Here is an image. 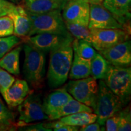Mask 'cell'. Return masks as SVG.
Wrapping results in <instances>:
<instances>
[{"mask_svg": "<svg viewBox=\"0 0 131 131\" xmlns=\"http://www.w3.org/2000/svg\"><path fill=\"white\" fill-rule=\"evenodd\" d=\"M63 10L62 16L65 22L88 27L90 3L86 0H68Z\"/></svg>", "mask_w": 131, "mask_h": 131, "instance_id": "11", "label": "cell"}, {"mask_svg": "<svg viewBox=\"0 0 131 131\" xmlns=\"http://www.w3.org/2000/svg\"><path fill=\"white\" fill-rule=\"evenodd\" d=\"M29 14L31 21V27L28 37L42 33L71 35L66 28L65 22L61 14V10H54L40 14L30 13Z\"/></svg>", "mask_w": 131, "mask_h": 131, "instance_id": "4", "label": "cell"}, {"mask_svg": "<svg viewBox=\"0 0 131 131\" xmlns=\"http://www.w3.org/2000/svg\"><path fill=\"white\" fill-rule=\"evenodd\" d=\"M131 0H103V6L114 15L115 18L124 26L130 17ZM129 31V30H127Z\"/></svg>", "mask_w": 131, "mask_h": 131, "instance_id": "16", "label": "cell"}, {"mask_svg": "<svg viewBox=\"0 0 131 131\" xmlns=\"http://www.w3.org/2000/svg\"><path fill=\"white\" fill-rule=\"evenodd\" d=\"M87 1H88L89 3H95L96 2V0H86Z\"/></svg>", "mask_w": 131, "mask_h": 131, "instance_id": "36", "label": "cell"}, {"mask_svg": "<svg viewBox=\"0 0 131 131\" xmlns=\"http://www.w3.org/2000/svg\"><path fill=\"white\" fill-rule=\"evenodd\" d=\"M131 130L130 106L127 105L120 111L118 131H130Z\"/></svg>", "mask_w": 131, "mask_h": 131, "instance_id": "27", "label": "cell"}, {"mask_svg": "<svg viewBox=\"0 0 131 131\" xmlns=\"http://www.w3.org/2000/svg\"><path fill=\"white\" fill-rule=\"evenodd\" d=\"M98 52L111 65L129 67L131 64V42L129 40Z\"/></svg>", "mask_w": 131, "mask_h": 131, "instance_id": "12", "label": "cell"}, {"mask_svg": "<svg viewBox=\"0 0 131 131\" xmlns=\"http://www.w3.org/2000/svg\"><path fill=\"white\" fill-rule=\"evenodd\" d=\"M72 98L65 87L59 88L50 93L42 103L44 112L48 117L49 120H53L55 114Z\"/></svg>", "mask_w": 131, "mask_h": 131, "instance_id": "13", "label": "cell"}, {"mask_svg": "<svg viewBox=\"0 0 131 131\" xmlns=\"http://www.w3.org/2000/svg\"><path fill=\"white\" fill-rule=\"evenodd\" d=\"M63 1H64V2H67L68 1V0H63Z\"/></svg>", "mask_w": 131, "mask_h": 131, "instance_id": "38", "label": "cell"}, {"mask_svg": "<svg viewBox=\"0 0 131 131\" xmlns=\"http://www.w3.org/2000/svg\"><path fill=\"white\" fill-rule=\"evenodd\" d=\"M98 84L97 98L93 110L97 115L96 122L103 126L108 118L122 110L124 106L118 96L108 88L103 80H100Z\"/></svg>", "mask_w": 131, "mask_h": 131, "instance_id": "5", "label": "cell"}, {"mask_svg": "<svg viewBox=\"0 0 131 131\" xmlns=\"http://www.w3.org/2000/svg\"><path fill=\"white\" fill-rule=\"evenodd\" d=\"M14 23V34L19 37H28L31 21L28 12L20 5H15L7 14Z\"/></svg>", "mask_w": 131, "mask_h": 131, "instance_id": "14", "label": "cell"}, {"mask_svg": "<svg viewBox=\"0 0 131 131\" xmlns=\"http://www.w3.org/2000/svg\"><path fill=\"white\" fill-rule=\"evenodd\" d=\"M72 47L75 53L85 59L91 60L96 53V50L91 44L85 40L73 39Z\"/></svg>", "mask_w": 131, "mask_h": 131, "instance_id": "23", "label": "cell"}, {"mask_svg": "<svg viewBox=\"0 0 131 131\" xmlns=\"http://www.w3.org/2000/svg\"><path fill=\"white\" fill-rule=\"evenodd\" d=\"M32 92L26 80L17 79L3 97L10 108H14L18 107Z\"/></svg>", "mask_w": 131, "mask_h": 131, "instance_id": "15", "label": "cell"}, {"mask_svg": "<svg viewBox=\"0 0 131 131\" xmlns=\"http://www.w3.org/2000/svg\"><path fill=\"white\" fill-rule=\"evenodd\" d=\"M15 5L7 0H0V16L7 15Z\"/></svg>", "mask_w": 131, "mask_h": 131, "instance_id": "32", "label": "cell"}, {"mask_svg": "<svg viewBox=\"0 0 131 131\" xmlns=\"http://www.w3.org/2000/svg\"><path fill=\"white\" fill-rule=\"evenodd\" d=\"M93 112L92 108L85 105L84 104L72 98L61 108L60 111L53 117V120L58 119L64 116L69 115L79 112Z\"/></svg>", "mask_w": 131, "mask_h": 131, "instance_id": "21", "label": "cell"}, {"mask_svg": "<svg viewBox=\"0 0 131 131\" xmlns=\"http://www.w3.org/2000/svg\"><path fill=\"white\" fill-rule=\"evenodd\" d=\"M0 101H2V100H1V97H0Z\"/></svg>", "mask_w": 131, "mask_h": 131, "instance_id": "41", "label": "cell"}, {"mask_svg": "<svg viewBox=\"0 0 131 131\" xmlns=\"http://www.w3.org/2000/svg\"><path fill=\"white\" fill-rule=\"evenodd\" d=\"M106 86L118 96L124 106L129 104L131 96V68L109 66L105 78Z\"/></svg>", "mask_w": 131, "mask_h": 131, "instance_id": "3", "label": "cell"}, {"mask_svg": "<svg viewBox=\"0 0 131 131\" xmlns=\"http://www.w3.org/2000/svg\"><path fill=\"white\" fill-rule=\"evenodd\" d=\"M119 120H120V111L116 112L115 114L106 119L105 122V130L107 131L118 130Z\"/></svg>", "mask_w": 131, "mask_h": 131, "instance_id": "30", "label": "cell"}, {"mask_svg": "<svg viewBox=\"0 0 131 131\" xmlns=\"http://www.w3.org/2000/svg\"><path fill=\"white\" fill-rule=\"evenodd\" d=\"M68 77L70 80H78L91 75V60L85 59L76 53L73 55Z\"/></svg>", "mask_w": 131, "mask_h": 131, "instance_id": "19", "label": "cell"}, {"mask_svg": "<svg viewBox=\"0 0 131 131\" xmlns=\"http://www.w3.org/2000/svg\"><path fill=\"white\" fill-rule=\"evenodd\" d=\"M22 45L15 47L0 59V67L11 74L18 76L20 73L19 56Z\"/></svg>", "mask_w": 131, "mask_h": 131, "instance_id": "18", "label": "cell"}, {"mask_svg": "<svg viewBox=\"0 0 131 131\" xmlns=\"http://www.w3.org/2000/svg\"><path fill=\"white\" fill-rule=\"evenodd\" d=\"M80 126L71 125H63L58 128L53 129L54 131H77L79 130Z\"/></svg>", "mask_w": 131, "mask_h": 131, "instance_id": "34", "label": "cell"}, {"mask_svg": "<svg viewBox=\"0 0 131 131\" xmlns=\"http://www.w3.org/2000/svg\"><path fill=\"white\" fill-rule=\"evenodd\" d=\"M21 42L20 37L15 35L0 37V59Z\"/></svg>", "mask_w": 131, "mask_h": 131, "instance_id": "26", "label": "cell"}, {"mask_svg": "<svg viewBox=\"0 0 131 131\" xmlns=\"http://www.w3.org/2000/svg\"><path fill=\"white\" fill-rule=\"evenodd\" d=\"M0 126L3 130H12L17 127L14 114L3 104L2 101H0Z\"/></svg>", "mask_w": 131, "mask_h": 131, "instance_id": "24", "label": "cell"}, {"mask_svg": "<svg viewBox=\"0 0 131 131\" xmlns=\"http://www.w3.org/2000/svg\"><path fill=\"white\" fill-rule=\"evenodd\" d=\"M15 80V78L11 73L0 67V93L3 96L12 86Z\"/></svg>", "mask_w": 131, "mask_h": 131, "instance_id": "28", "label": "cell"}, {"mask_svg": "<svg viewBox=\"0 0 131 131\" xmlns=\"http://www.w3.org/2000/svg\"><path fill=\"white\" fill-rule=\"evenodd\" d=\"M66 2L63 0H27L25 9L30 14H40L54 10H63Z\"/></svg>", "mask_w": 131, "mask_h": 131, "instance_id": "17", "label": "cell"}, {"mask_svg": "<svg viewBox=\"0 0 131 131\" xmlns=\"http://www.w3.org/2000/svg\"><path fill=\"white\" fill-rule=\"evenodd\" d=\"M19 130H27V131H51L52 130L50 129H47L46 127L45 123H41L32 124L29 126H24L19 127Z\"/></svg>", "mask_w": 131, "mask_h": 131, "instance_id": "31", "label": "cell"}, {"mask_svg": "<svg viewBox=\"0 0 131 131\" xmlns=\"http://www.w3.org/2000/svg\"><path fill=\"white\" fill-rule=\"evenodd\" d=\"M88 28L89 29L92 28L120 29L126 30L124 26L115 18L112 13L106 9L103 5L95 3H90Z\"/></svg>", "mask_w": 131, "mask_h": 131, "instance_id": "9", "label": "cell"}, {"mask_svg": "<svg viewBox=\"0 0 131 131\" xmlns=\"http://www.w3.org/2000/svg\"><path fill=\"white\" fill-rule=\"evenodd\" d=\"M97 115L93 112H79L64 116L58 119L63 125L82 126L96 122Z\"/></svg>", "mask_w": 131, "mask_h": 131, "instance_id": "20", "label": "cell"}, {"mask_svg": "<svg viewBox=\"0 0 131 131\" xmlns=\"http://www.w3.org/2000/svg\"><path fill=\"white\" fill-rule=\"evenodd\" d=\"M0 130H3V129H2V128H1V126H0Z\"/></svg>", "mask_w": 131, "mask_h": 131, "instance_id": "39", "label": "cell"}, {"mask_svg": "<svg viewBox=\"0 0 131 131\" xmlns=\"http://www.w3.org/2000/svg\"><path fill=\"white\" fill-rule=\"evenodd\" d=\"M110 64L101 55L96 52L91 60V75L96 80H104Z\"/></svg>", "mask_w": 131, "mask_h": 131, "instance_id": "22", "label": "cell"}, {"mask_svg": "<svg viewBox=\"0 0 131 131\" xmlns=\"http://www.w3.org/2000/svg\"><path fill=\"white\" fill-rule=\"evenodd\" d=\"M73 56L72 43L61 46L50 51L47 73L49 87L57 88L66 83L71 68Z\"/></svg>", "mask_w": 131, "mask_h": 131, "instance_id": "1", "label": "cell"}, {"mask_svg": "<svg viewBox=\"0 0 131 131\" xmlns=\"http://www.w3.org/2000/svg\"><path fill=\"white\" fill-rule=\"evenodd\" d=\"M66 89L74 99L94 109L98 91L96 80L92 76L69 82Z\"/></svg>", "mask_w": 131, "mask_h": 131, "instance_id": "6", "label": "cell"}, {"mask_svg": "<svg viewBox=\"0 0 131 131\" xmlns=\"http://www.w3.org/2000/svg\"><path fill=\"white\" fill-rule=\"evenodd\" d=\"M10 1L15 4H20L21 1H22V0H10Z\"/></svg>", "mask_w": 131, "mask_h": 131, "instance_id": "35", "label": "cell"}, {"mask_svg": "<svg viewBox=\"0 0 131 131\" xmlns=\"http://www.w3.org/2000/svg\"><path fill=\"white\" fill-rule=\"evenodd\" d=\"M23 48L24 77L33 88L41 89L43 86L46 73L45 52L28 43L24 45Z\"/></svg>", "mask_w": 131, "mask_h": 131, "instance_id": "2", "label": "cell"}, {"mask_svg": "<svg viewBox=\"0 0 131 131\" xmlns=\"http://www.w3.org/2000/svg\"><path fill=\"white\" fill-rule=\"evenodd\" d=\"M101 129H103V130H105L104 127L101 128V126L97 122H95L94 123L83 125L82 126L80 127L79 130L81 131H100L102 130Z\"/></svg>", "mask_w": 131, "mask_h": 131, "instance_id": "33", "label": "cell"}, {"mask_svg": "<svg viewBox=\"0 0 131 131\" xmlns=\"http://www.w3.org/2000/svg\"><path fill=\"white\" fill-rule=\"evenodd\" d=\"M130 32L120 29H90V34L86 41L89 42L97 51H101L113 46L128 40Z\"/></svg>", "mask_w": 131, "mask_h": 131, "instance_id": "7", "label": "cell"}, {"mask_svg": "<svg viewBox=\"0 0 131 131\" xmlns=\"http://www.w3.org/2000/svg\"><path fill=\"white\" fill-rule=\"evenodd\" d=\"M103 0H96V4H100L101 3L103 2Z\"/></svg>", "mask_w": 131, "mask_h": 131, "instance_id": "37", "label": "cell"}, {"mask_svg": "<svg viewBox=\"0 0 131 131\" xmlns=\"http://www.w3.org/2000/svg\"><path fill=\"white\" fill-rule=\"evenodd\" d=\"M23 1H24H24H27V0H23Z\"/></svg>", "mask_w": 131, "mask_h": 131, "instance_id": "40", "label": "cell"}, {"mask_svg": "<svg viewBox=\"0 0 131 131\" xmlns=\"http://www.w3.org/2000/svg\"><path fill=\"white\" fill-rule=\"evenodd\" d=\"M14 30V23L11 18L7 15L0 16V37L12 35Z\"/></svg>", "mask_w": 131, "mask_h": 131, "instance_id": "29", "label": "cell"}, {"mask_svg": "<svg viewBox=\"0 0 131 131\" xmlns=\"http://www.w3.org/2000/svg\"><path fill=\"white\" fill-rule=\"evenodd\" d=\"M29 45L45 52H50L61 46L71 44L73 37L71 35H62L52 33H42L26 37Z\"/></svg>", "mask_w": 131, "mask_h": 131, "instance_id": "10", "label": "cell"}, {"mask_svg": "<svg viewBox=\"0 0 131 131\" xmlns=\"http://www.w3.org/2000/svg\"><path fill=\"white\" fill-rule=\"evenodd\" d=\"M65 24L68 32L75 39L86 40L89 37L90 29L87 26L68 22H65Z\"/></svg>", "mask_w": 131, "mask_h": 131, "instance_id": "25", "label": "cell"}, {"mask_svg": "<svg viewBox=\"0 0 131 131\" xmlns=\"http://www.w3.org/2000/svg\"><path fill=\"white\" fill-rule=\"evenodd\" d=\"M18 111L19 118L16 127L24 126L37 121L49 120L48 117L44 112L40 95L34 94L33 92L18 106Z\"/></svg>", "mask_w": 131, "mask_h": 131, "instance_id": "8", "label": "cell"}]
</instances>
